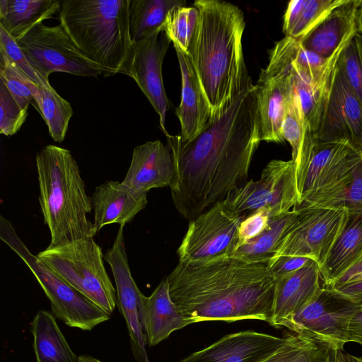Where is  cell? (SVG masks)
Masks as SVG:
<instances>
[{"label":"cell","instance_id":"1","mask_svg":"<svg viewBox=\"0 0 362 362\" xmlns=\"http://www.w3.org/2000/svg\"><path fill=\"white\" fill-rule=\"evenodd\" d=\"M166 137L174 164L173 202L190 221L247 181L261 141L255 86H246L191 141Z\"/></svg>","mask_w":362,"mask_h":362},{"label":"cell","instance_id":"47","mask_svg":"<svg viewBox=\"0 0 362 362\" xmlns=\"http://www.w3.org/2000/svg\"><path fill=\"white\" fill-rule=\"evenodd\" d=\"M354 145L356 146V148H358V149L362 153V137H361L360 139H358L356 143L354 144Z\"/></svg>","mask_w":362,"mask_h":362},{"label":"cell","instance_id":"24","mask_svg":"<svg viewBox=\"0 0 362 362\" xmlns=\"http://www.w3.org/2000/svg\"><path fill=\"white\" fill-rule=\"evenodd\" d=\"M181 72V100L176 108L180 138L189 141L195 138L212 117V111L204 93L189 56L175 47Z\"/></svg>","mask_w":362,"mask_h":362},{"label":"cell","instance_id":"29","mask_svg":"<svg viewBox=\"0 0 362 362\" xmlns=\"http://www.w3.org/2000/svg\"><path fill=\"white\" fill-rule=\"evenodd\" d=\"M346 0H292L284 16L285 36L300 40L308 36L334 8Z\"/></svg>","mask_w":362,"mask_h":362},{"label":"cell","instance_id":"15","mask_svg":"<svg viewBox=\"0 0 362 362\" xmlns=\"http://www.w3.org/2000/svg\"><path fill=\"white\" fill-rule=\"evenodd\" d=\"M361 160V152L348 139L316 141L305 172L297 205L341 182Z\"/></svg>","mask_w":362,"mask_h":362},{"label":"cell","instance_id":"3","mask_svg":"<svg viewBox=\"0 0 362 362\" xmlns=\"http://www.w3.org/2000/svg\"><path fill=\"white\" fill-rule=\"evenodd\" d=\"M197 24L188 55L209 103L212 115L251 83L244 60L243 12L220 0H197Z\"/></svg>","mask_w":362,"mask_h":362},{"label":"cell","instance_id":"8","mask_svg":"<svg viewBox=\"0 0 362 362\" xmlns=\"http://www.w3.org/2000/svg\"><path fill=\"white\" fill-rule=\"evenodd\" d=\"M299 43L288 36L277 42L255 86L261 141H284L282 122L293 89L292 62Z\"/></svg>","mask_w":362,"mask_h":362},{"label":"cell","instance_id":"41","mask_svg":"<svg viewBox=\"0 0 362 362\" xmlns=\"http://www.w3.org/2000/svg\"><path fill=\"white\" fill-rule=\"evenodd\" d=\"M313 261L314 260L305 257L283 256L272 259L267 264L272 276L276 280L302 268Z\"/></svg>","mask_w":362,"mask_h":362},{"label":"cell","instance_id":"20","mask_svg":"<svg viewBox=\"0 0 362 362\" xmlns=\"http://www.w3.org/2000/svg\"><path fill=\"white\" fill-rule=\"evenodd\" d=\"M318 264L313 261L276 280L270 325L285 327L293 316L322 290Z\"/></svg>","mask_w":362,"mask_h":362},{"label":"cell","instance_id":"14","mask_svg":"<svg viewBox=\"0 0 362 362\" xmlns=\"http://www.w3.org/2000/svg\"><path fill=\"white\" fill-rule=\"evenodd\" d=\"M170 42L165 33L159 30L142 41L132 43L120 72L137 83L158 115L165 136L169 134L165 117L170 103L163 85L162 66Z\"/></svg>","mask_w":362,"mask_h":362},{"label":"cell","instance_id":"19","mask_svg":"<svg viewBox=\"0 0 362 362\" xmlns=\"http://www.w3.org/2000/svg\"><path fill=\"white\" fill-rule=\"evenodd\" d=\"M282 337L247 330L227 334L180 362H262L280 345Z\"/></svg>","mask_w":362,"mask_h":362},{"label":"cell","instance_id":"27","mask_svg":"<svg viewBox=\"0 0 362 362\" xmlns=\"http://www.w3.org/2000/svg\"><path fill=\"white\" fill-rule=\"evenodd\" d=\"M57 0H1L0 26L16 41L59 12Z\"/></svg>","mask_w":362,"mask_h":362},{"label":"cell","instance_id":"28","mask_svg":"<svg viewBox=\"0 0 362 362\" xmlns=\"http://www.w3.org/2000/svg\"><path fill=\"white\" fill-rule=\"evenodd\" d=\"M30 332L37 362H78V356L70 347L56 321L47 310H40L35 315Z\"/></svg>","mask_w":362,"mask_h":362},{"label":"cell","instance_id":"35","mask_svg":"<svg viewBox=\"0 0 362 362\" xmlns=\"http://www.w3.org/2000/svg\"><path fill=\"white\" fill-rule=\"evenodd\" d=\"M198 17L199 11L194 6H175L167 13L161 30L173 42L174 47L188 54Z\"/></svg>","mask_w":362,"mask_h":362},{"label":"cell","instance_id":"42","mask_svg":"<svg viewBox=\"0 0 362 362\" xmlns=\"http://www.w3.org/2000/svg\"><path fill=\"white\" fill-rule=\"evenodd\" d=\"M330 288L354 303H362V279L337 284Z\"/></svg>","mask_w":362,"mask_h":362},{"label":"cell","instance_id":"39","mask_svg":"<svg viewBox=\"0 0 362 362\" xmlns=\"http://www.w3.org/2000/svg\"><path fill=\"white\" fill-rule=\"evenodd\" d=\"M272 219L271 212L267 208H260L247 214L239 224L238 243L234 251L238 247L261 235L269 228Z\"/></svg>","mask_w":362,"mask_h":362},{"label":"cell","instance_id":"40","mask_svg":"<svg viewBox=\"0 0 362 362\" xmlns=\"http://www.w3.org/2000/svg\"><path fill=\"white\" fill-rule=\"evenodd\" d=\"M0 51L6 54L19 69L39 86H49L29 63L16 41L0 26Z\"/></svg>","mask_w":362,"mask_h":362},{"label":"cell","instance_id":"44","mask_svg":"<svg viewBox=\"0 0 362 362\" xmlns=\"http://www.w3.org/2000/svg\"><path fill=\"white\" fill-rule=\"evenodd\" d=\"M327 362H362V355L354 356L336 347L331 352Z\"/></svg>","mask_w":362,"mask_h":362},{"label":"cell","instance_id":"45","mask_svg":"<svg viewBox=\"0 0 362 362\" xmlns=\"http://www.w3.org/2000/svg\"><path fill=\"white\" fill-rule=\"evenodd\" d=\"M78 362H103L100 360L90 356V355H81L78 357Z\"/></svg>","mask_w":362,"mask_h":362},{"label":"cell","instance_id":"33","mask_svg":"<svg viewBox=\"0 0 362 362\" xmlns=\"http://www.w3.org/2000/svg\"><path fill=\"white\" fill-rule=\"evenodd\" d=\"M33 97L48 127L50 136L55 141L62 142L74 113L71 104L60 96L51 85L37 86Z\"/></svg>","mask_w":362,"mask_h":362},{"label":"cell","instance_id":"21","mask_svg":"<svg viewBox=\"0 0 362 362\" xmlns=\"http://www.w3.org/2000/svg\"><path fill=\"white\" fill-rule=\"evenodd\" d=\"M147 194L119 181L107 180L96 187L90 197L96 234L105 226L132 222L146 208Z\"/></svg>","mask_w":362,"mask_h":362},{"label":"cell","instance_id":"22","mask_svg":"<svg viewBox=\"0 0 362 362\" xmlns=\"http://www.w3.org/2000/svg\"><path fill=\"white\" fill-rule=\"evenodd\" d=\"M173 175L174 164L170 150L160 140H156L134 148L122 182L135 191L148 194L154 188L170 187Z\"/></svg>","mask_w":362,"mask_h":362},{"label":"cell","instance_id":"26","mask_svg":"<svg viewBox=\"0 0 362 362\" xmlns=\"http://www.w3.org/2000/svg\"><path fill=\"white\" fill-rule=\"evenodd\" d=\"M361 0H346L334 8L301 42L307 49L327 59L357 32Z\"/></svg>","mask_w":362,"mask_h":362},{"label":"cell","instance_id":"25","mask_svg":"<svg viewBox=\"0 0 362 362\" xmlns=\"http://www.w3.org/2000/svg\"><path fill=\"white\" fill-rule=\"evenodd\" d=\"M362 262V211H348L346 221L319 266L325 287L337 284Z\"/></svg>","mask_w":362,"mask_h":362},{"label":"cell","instance_id":"31","mask_svg":"<svg viewBox=\"0 0 362 362\" xmlns=\"http://www.w3.org/2000/svg\"><path fill=\"white\" fill-rule=\"evenodd\" d=\"M282 339L278 348L262 362H327L334 348L342 349L332 342L291 331Z\"/></svg>","mask_w":362,"mask_h":362},{"label":"cell","instance_id":"38","mask_svg":"<svg viewBox=\"0 0 362 362\" xmlns=\"http://www.w3.org/2000/svg\"><path fill=\"white\" fill-rule=\"evenodd\" d=\"M28 110L18 104L0 80V133L8 136L15 134L25 121Z\"/></svg>","mask_w":362,"mask_h":362},{"label":"cell","instance_id":"46","mask_svg":"<svg viewBox=\"0 0 362 362\" xmlns=\"http://www.w3.org/2000/svg\"><path fill=\"white\" fill-rule=\"evenodd\" d=\"M357 27L358 31L362 33V0H361V4L358 7V14H357Z\"/></svg>","mask_w":362,"mask_h":362},{"label":"cell","instance_id":"37","mask_svg":"<svg viewBox=\"0 0 362 362\" xmlns=\"http://www.w3.org/2000/svg\"><path fill=\"white\" fill-rule=\"evenodd\" d=\"M338 69L362 105V33L358 31L348 42L339 56Z\"/></svg>","mask_w":362,"mask_h":362},{"label":"cell","instance_id":"13","mask_svg":"<svg viewBox=\"0 0 362 362\" xmlns=\"http://www.w3.org/2000/svg\"><path fill=\"white\" fill-rule=\"evenodd\" d=\"M362 308L333 289L322 287L285 325L288 330L332 342L344 349L349 322Z\"/></svg>","mask_w":362,"mask_h":362},{"label":"cell","instance_id":"5","mask_svg":"<svg viewBox=\"0 0 362 362\" xmlns=\"http://www.w3.org/2000/svg\"><path fill=\"white\" fill-rule=\"evenodd\" d=\"M129 0L61 1L60 23L78 48L107 76L120 74L132 41Z\"/></svg>","mask_w":362,"mask_h":362},{"label":"cell","instance_id":"2","mask_svg":"<svg viewBox=\"0 0 362 362\" xmlns=\"http://www.w3.org/2000/svg\"><path fill=\"white\" fill-rule=\"evenodd\" d=\"M167 279L172 300L192 324L271 322L276 279L267 263H249L230 256L179 262Z\"/></svg>","mask_w":362,"mask_h":362},{"label":"cell","instance_id":"36","mask_svg":"<svg viewBox=\"0 0 362 362\" xmlns=\"http://www.w3.org/2000/svg\"><path fill=\"white\" fill-rule=\"evenodd\" d=\"M0 80L23 109H28L37 86L8 56L0 51Z\"/></svg>","mask_w":362,"mask_h":362},{"label":"cell","instance_id":"23","mask_svg":"<svg viewBox=\"0 0 362 362\" xmlns=\"http://www.w3.org/2000/svg\"><path fill=\"white\" fill-rule=\"evenodd\" d=\"M139 310L142 331L149 346L157 345L174 331L192 324L179 312L172 300L167 277L149 296L141 293Z\"/></svg>","mask_w":362,"mask_h":362},{"label":"cell","instance_id":"6","mask_svg":"<svg viewBox=\"0 0 362 362\" xmlns=\"http://www.w3.org/2000/svg\"><path fill=\"white\" fill-rule=\"evenodd\" d=\"M36 256L82 296L109 315L113 313L116 289L106 272L102 249L93 238L47 247Z\"/></svg>","mask_w":362,"mask_h":362},{"label":"cell","instance_id":"10","mask_svg":"<svg viewBox=\"0 0 362 362\" xmlns=\"http://www.w3.org/2000/svg\"><path fill=\"white\" fill-rule=\"evenodd\" d=\"M298 199L293 160H272L263 169L259 180L246 181L235 187L223 203L240 216L267 208L274 218L291 211Z\"/></svg>","mask_w":362,"mask_h":362},{"label":"cell","instance_id":"16","mask_svg":"<svg viewBox=\"0 0 362 362\" xmlns=\"http://www.w3.org/2000/svg\"><path fill=\"white\" fill-rule=\"evenodd\" d=\"M124 226L119 225L112 246L104 254V259L110 265L114 276L117 305L127 324L132 355L136 362H150L139 317V301L141 292L129 268L124 238Z\"/></svg>","mask_w":362,"mask_h":362},{"label":"cell","instance_id":"12","mask_svg":"<svg viewBox=\"0 0 362 362\" xmlns=\"http://www.w3.org/2000/svg\"><path fill=\"white\" fill-rule=\"evenodd\" d=\"M245 216L214 204L190 220L177 249L179 262H200L230 256L238 243V229Z\"/></svg>","mask_w":362,"mask_h":362},{"label":"cell","instance_id":"32","mask_svg":"<svg viewBox=\"0 0 362 362\" xmlns=\"http://www.w3.org/2000/svg\"><path fill=\"white\" fill-rule=\"evenodd\" d=\"M183 0H129V27L132 43L142 41L161 30L168 11Z\"/></svg>","mask_w":362,"mask_h":362},{"label":"cell","instance_id":"30","mask_svg":"<svg viewBox=\"0 0 362 362\" xmlns=\"http://www.w3.org/2000/svg\"><path fill=\"white\" fill-rule=\"evenodd\" d=\"M298 211L272 218L270 225L261 235L238 247L230 257L249 263H268L274 257L279 243L296 221Z\"/></svg>","mask_w":362,"mask_h":362},{"label":"cell","instance_id":"34","mask_svg":"<svg viewBox=\"0 0 362 362\" xmlns=\"http://www.w3.org/2000/svg\"><path fill=\"white\" fill-rule=\"evenodd\" d=\"M296 206H317L362 211V160L341 182Z\"/></svg>","mask_w":362,"mask_h":362},{"label":"cell","instance_id":"4","mask_svg":"<svg viewBox=\"0 0 362 362\" xmlns=\"http://www.w3.org/2000/svg\"><path fill=\"white\" fill-rule=\"evenodd\" d=\"M39 202L52 247L86 238H93L90 197L74 157L68 149L45 146L36 155Z\"/></svg>","mask_w":362,"mask_h":362},{"label":"cell","instance_id":"43","mask_svg":"<svg viewBox=\"0 0 362 362\" xmlns=\"http://www.w3.org/2000/svg\"><path fill=\"white\" fill-rule=\"evenodd\" d=\"M354 342L362 346V308L351 318L347 334V343Z\"/></svg>","mask_w":362,"mask_h":362},{"label":"cell","instance_id":"9","mask_svg":"<svg viewBox=\"0 0 362 362\" xmlns=\"http://www.w3.org/2000/svg\"><path fill=\"white\" fill-rule=\"evenodd\" d=\"M16 42L47 83H49V74L56 71L81 76H108L78 48L61 23L55 26L38 24Z\"/></svg>","mask_w":362,"mask_h":362},{"label":"cell","instance_id":"18","mask_svg":"<svg viewBox=\"0 0 362 362\" xmlns=\"http://www.w3.org/2000/svg\"><path fill=\"white\" fill-rule=\"evenodd\" d=\"M362 137V105L347 85L338 66L329 98L315 135L317 142Z\"/></svg>","mask_w":362,"mask_h":362},{"label":"cell","instance_id":"11","mask_svg":"<svg viewBox=\"0 0 362 362\" xmlns=\"http://www.w3.org/2000/svg\"><path fill=\"white\" fill-rule=\"evenodd\" d=\"M298 216L278 246L275 259L305 257L320 266L348 215V210L317 206H295Z\"/></svg>","mask_w":362,"mask_h":362},{"label":"cell","instance_id":"7","mask_svg":"<svg viewBox=\"0 0 362 362\" xmlns=\"http://www.w3.org/2000/svg\"><path fill=\"white\" fill-rule=\"evenodd\" d=\"M0 239L25 262L51 305L52 313L66 325L90 331L111 315L82 296L34 255L17 234L11 222L0 216Z\"/></svg>","mask_w":362,"mask_h":362},{"label":"cell","instance_id":"17","mask_svg":"<svg viewBox=\"0 0 362 362\" xmlns=\"http://www.w3.org/2000/svg\"><path fill=\"white\" fill-rule=\"evenodd\" d=\"M349 40L315 71H305L294 64L293 61L292 62L293 90L306 128L315 139L332 90L339 56Z\"/></svg>","mask_w":362,"mask_h":362}]
</instances>
